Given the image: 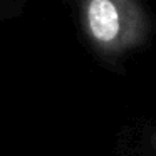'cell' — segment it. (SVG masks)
<instances>
[{
	"label": "cell",
	"instance_id": "obj_1",
	"mask_svg": "<svg viewBox=\"0 0 156 156\" xmlns=\"http://www.w3.org/2000/svg\"><path fill=\"white\" fill-rule=\"evenodd\" d=\"M86 39L104 55H119L143 44L148 17L138 0H81Z\"/></svg>",
	"mask_w": 156,
	"mask_h": 156
}]
</instances>
